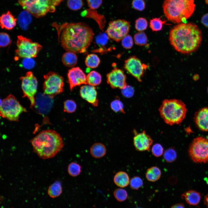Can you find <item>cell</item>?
I'll return each instance as SVG.
<instances>
[{"mask_svg": "<svg viewBox=\"0 0 208 208\" xmlns=\"http://www.w3.org/2000/svg\"><path fill=\"white\" fill-rule=\"evenodd\" d=\"M67 75L71 90L76 86L87 84L86 76L79 67H73L69 70Z\"/></svg>", "mask_w": 208, "mask_h": 208, "instance_id": "obj_16", "label": "cell"}, {"mask_svg": "<svg viewBox=\"0 0 208 208\" xmlns=\"http://www.w3.org/2000/svg\"><path fill=\"white\" fill-rule=\"evenodd\" d=\"M169 34L171 45L176 51L183 54L196 51L202 41L201 30L192 23H179L171 29Z\"/></svg>", "mask_w": 208, "mask_h": 208, "instance_id": "obj_2", "label": "cell"}, {"mask_svg": "<svg viewBox=\"0 0 208 208\" xmlns=\"http://www.w3.org/2000/svg\"><path fill=\"white\" fill-rule=\"evenodd\" d=\"M132 5L135 9L142 11L145 8V3L144 0H133Z\"/></svg>", "mask_w": 208, "mask_h": 208, "instance_id": "obj_42", "label": "cell"}, {"mask_svg": "<svg viewBox=\"0 0 208 208\" xmlns=\"http://www.w3.org/2000/svg\"><path fill=\"white\" fill-rule=\"evenodd\" d=\"M17 18L8 11L2 15L0 17V25L2 28L8 30L12 29L16 25Z\"/></svg>", "mask_w": 208, "mask_h": 208, "instance_id": "obj_19", "label": "cell"}, {"mask_svg": "<svg viewBox=\"0 0 208 208\" xmlns=\"http://www.w3.org/2000/svg\"><path fill=\"white\" fill-rule=\"evenodd\" d=\"M62 0H18L19 3L35 17L44 16L49 12H53Z\"/></svg>", "mask_w": 208, "mask_h": 208, "instance_id": "obj_6", "label": "cell"}, {"mask_svg": "<svg viewBox=\"0 0 208 208\" xmlns=\"http://www.w3.org/2000/svg\"><path fill=\"white\" fill-rule=\"evenodd\" d=\"M159 110L165 122L172 125L182 122L185 118L187 109L185 104L181 100L166 99L163 101Z\"/></svg>", "mask_w": 208, "mask_h": 208, "instance_id": "obj_5", "label": "cell"}, {"mask_svg": "<svg viewBox=\"0 0 208 208\" xmlns=\"http://www.w3.org/2000/svg\"><path fill=\"white\" fill-rule=\"evenodd\" d=\"M148 22L146 19L143 17L139 18L135 22V29L139 31H142L147 28Z\"/></svg>", "mask_w": 208, "mask_h": 208, "instance_id": "obj_36", "label": "cell"}, {"mask_svg": "<svg viewBox=\"0 0 208 208\" xmlns=\"http://www.w3.org/2000/svg\"><path fill=\"white\" fill-rule=\"evenodd\" d=\"M135 43L139 46L146 44L147 42V36L145 33L139 31L136 33L134 36Z\"/></svg>", "mask_w": 208, "mask_h": 208, "instance_id": "obj_31", "label": "cell"}, {"mask_svg": "<svg viewBox=\"0 0 208 208\" xmlns=\"http://www.w3.org/2000/svg\"><path fill=\"white\" fill-rule=\"evenodd\" d=\"M110 106L112 109L115 112H124L123 104L119 99H116L112 101Z\"/></svg>", "mask_w": 208, "mask_h": 208, "instance_id": "obj_38", "label": "cell"}, {"mask_svg": "<svg viewBox=\"0 0 208 208\" xmlns=\"http://www.w3.org/2000/svg\"><path fill=\"white\" fill-rule=\"evenodd\" d=\"M143 182L142 179L138 176H135L130 180L129 185L133 190H138L143 185Z\"/></svg>", "mask_w": 208, "mask_h": 208, "instance_id": "obj_35", "label": "cell"}, {"mask_svg": "<svg viewBox=\"0 0 208 208\" xmlns=\"http://www.w3.org/2000/svg\"><path fill=\"white\" fill-rule=\"evenodd\" d=\"M151 151L154 156L155 157H158L161 156L163 154L164 148L161 144L156 143L153 145Z\"/></svg>", "mask_w": 208, "mask_h": 208, "instance_id": "obj_40", "label": "cell"}, {"mask_svg": "<svg viewBox=\"0 0 208 208\" xmlns=\"http://www.w3.org/2000/svg\"><path fill=\"white\" fill-rule=\"evenodd\" d=\"M190 156L194 162L206 163L208 161V139L198 136L194 139L188 150Z\"/></svg>", "mask_w": 208, "mask_h": 208, "instance_id": "obj_8", "label": "cell"}, {"mask_svg": "<svg viewBox=\"0 0 208 208\" xmlns=\"http://www.w3.org/2000/svg\"><path fill=\"white\" fill-rule=\"evenodd\" d=\"M26 112V109L12 94L8 95L1 102L0 115L10 121L18 122L21 114Z\"/></svg>", "mask_w": 208, "mask_h": 208, "instance_id": "obj_7", "label": "cell"}, {"mask_svg": "<svg viewBox=\"0 0 208 208\" xmlns=\"http://www.w3.org/2000/svg\"><path fill=\"white\" fill-rule=\"evenodd\" d=\"M141 208V207H137V208Z\"/></svg>", "mask_w": 208, "mask_h": 208, "instance_id": "obj_49", "label": "cell"}, {"mask_svg": "<svg viewBox=\"0 0 208 208\" xmlns=\"http://www.w3.org/2000/svg\"><path fill=\"white\" fill-rule=\"evenodd\" d=\"M170 208H185V207L183 204L179 203L172 205Z\"/></svg>", "mask_w": 208, "mask_h": 208, "instance_id": "obj_47", "label": "cell"}, {"mask_svg": "<svg viewBox=\"0 0 208 208\" xmlns=\"http://www.w3.org/2000/svg\"><path fill=\"white\" fill-rule=\"evenodd\" d=\"M194 121L200 129L208 131V107H203L197 111L194 115Z\"/></svg>", "mask_w": 208, "mask_h": 208, "instance_id": "obj_18", "label": "cell"}, {"mask_svg": "<svg viewBox=\"0 0 208 208\" xmlns=\"http://www.w3.org/2000/svg\"><path fill=\"white\" fill-rule=\"evenodd\" d=\"M133 144L135 149L140 151H148L150 150L153 140L151 137L144 131L138 133L134 130Z\"/></svg>", "mask_w": 208, "mask_h": 208, "instance_id": "obj_15", "label": "cell"}, {"mask_svg": "<svg viewBox=\"0 0 208 208\" xmlns=\"http://www.w3.org/2000/svg\"><path fill=\"white\" fill-rule=\"evenodd\" d=\"M207 91H208V88H207Z\"/></svg>", "mask_w": 208, "mask_h": 208, "instance_id": "obj_50", "label": "cell"}, {"mask_svg": "<svg viewBox=\"0 0 208 208\" xmlns=\"http://www.w3.org/2000/svg\"><path fill=\"white\" fill-rule=\"evenodd\" d=\"M30 142L33 151L43 159L53 157L62 150L64 145L60 135L51 129L41 131Z\"/></svg>", "mask_w": 208, "mask_h": 208, "instance_id": "obj_3", "label": "cell"}, {"mask_svg": "<svg viewBox=\"0 0 208 208\" xmlns=\"http://www.w3.org/2000/svg\"><path fill=\"white\" fill-rule=\"evenodd\" d=\"M34 62L31 58H26L23 62L24 67L27 68H31L34 65Z\"/></svg>", "mask_w": 208, "mask_h": 208, "instance_id": "obj_45", "label": "cell"}, {"mask_svg": "<svg viewBox=\"0 0 208 208\" xmlns=\"http://www.w3.org/2000/svg\"><path fill=\"white\" fill-rule=\"evenodd\" d=\"M100 62V60L98 55L94 54L88 55L86 57L85 63L86 66L90 68L97 67Z\"/></svg>", "mask_w": 208, "mask_h": 208, "instance_id": "obj_28", "label": "cell"}, {"mask_svg": "<svg viewBox=\"0 0 208 208\" xmlns=\"http://www.w3.org/2000/svg\"><path fill=\"white\" fill-rule=\"evenodd\" d=\"M44 77L43 88L44 94L53 98L63 92L64 79L57 73L49 72L44 75Z\"/></svg>", "mask_w": 208, "mask_h": 208, "instance_id": "obj_10", "label": "cell"}, {"mask_svg": "<svg viewBox=\"0 0 208 208\" xmlns=\"http://www.w3.org/2000/svg\"><path fill=\"white\" fill-rule=\"evenodd\" d=\"M83 5L82 0H68V7L71 10H77L80 9Z\"/></svg>", "mask_w": 208, "mask_h": 208, "instance_id": "obj_37", "label": "cell"}, {"mask_svg": "<svg viewBox=\"0 0 208 208\" xmlns=\"http://www.w3.org/2000/svg\"><path fill=\"white\" fill-rule=\"evenodd\" d=\"M62 191L61 183L60 181H57L49 187L47 193L50 197L54 198L59 196Z\"/></svg>", "mask_w": 208, "mask_h": 208, "instance_id": "obj_24", "label": "cell"}, {"mask_svg": "<svg viewBox=\"0 0 208 208\" xmlns=\"http://www.w3.org/2000/svg\"><path fill=\"white\" fill-rule=\"evenodd\" d=\"M77 108V105L73 100L68 99L66 101L64 105V110L68 113L75 112Z\"/></svg>", "mask_w": 208, "mask_h": 208, "instance_id": "obj_34", "label": "cell"}, {"mask_svg": "<svg viewBox=\"0 0 208 208\" xmlns=\"http://www.w3.org/2000/svg\"><path fill=\"white\" fill-rule=\"evenodd\" d=\"M148 65L142 63L141 60L135 56L130 57L125 61L124 68L130 74L140 82L145 71Z\"/></svg>", "mask_w": 208, "mask_h": 208, "instance_id": "obj_13", "label": "cell"}, {"mask_svg": "<svg viewBox=\"0 0 208 208\" xmlns=\"http://www.w3.org/2000/svg\"><path fill=\"white\" fill-rule=\"evenodd\" d=\"M134 90L130 86H127L125 87L122 89V95L126 97H130L133 95Z\"/></svg>", "mask_w": 208, "mask_h": 208, "instance_id": "obj_43", "label": "cell"}, {"mask_svg": "<svg viewBox=\"0 0 208 208\" xmlns=\"http://www.w3.org/2000/svg\"><path fill=\"white\" fill-rule=\"evenodd\" d=\"M115 198L118 201L122 202L125 200L128 196L127 191L122 188L115 189L113 193Z\"/></svg>", "mask_w": 208, "mask_h": 208, "instance_id": "obj_33", "label": "cell"}, {"mask_svg": "<svg viewBox=\"0 0 208 208\" xmlns=\"http://www.w3.org/2000/svg\"><path fill=\"white\" fill-rule=\"evenodd\" d=\"M166 22V21L162 20L160 18H153L150 20L149 26L153 31H159L162 29L163 25Z\"/></svg>", "mask_w": 208, "mask_h": 208, "instance_id": "obj_30", "label": "cell"}, {"mask_svg": "<svg viewBox=\"0 0 208 208\" xmlns=\"http://www.w3.org/2000/svg\"><path fill=\"white\" fill-rule=\"evenodd\" d=\"M196 75H195L194 76V77H196V78H194V80H195V79H196V80H197V79H198V78H197V77H198V76H197Z\"/></svg>", "mask_w": 208, "mask_h": 208, "instance_id": "obj_48", "label": "cell"}, {"mask_svg": "<svg viewBox=\"0 0 208 208\" xmlns=\"http://www.w3.org/2000/svg\"><path fill=\"white\" fill-rule=\"evenodd\" d=\"M79 92L81 96L83 99L94 106H98L99 101L95 86L85 84L81 87Z\"/></svg>", "mask_w": 208, "mask_h": 208, "instance_id": "obj_17", "label": "cell"}, {"mask_svg": "<svg viewBox=\"0 0 208 208\" xmlns=\"http://www.w3.org/2000/svg\"><path fill=\"white\" fill-rule=\"evenodd\" d=\"M19 79L21 81L23 97H27L29 100L30 107L33 108L35 106V96L37 91L38 84L37 79L31 71L27 72L25 76Z\"/></svg>", "mask_w": 208, "mask_h": 208, "instance_id": "obj_12", "label": "cell"}, {"mask_svg": "<svg viewBox=\"0 0 208 208\" xmlns=\"http://www.w3.org/2000/svg\"><path fill=\"white\" fill-rule=\"evenodd\" d=\"M130 27L129 21L123 19H118L109 22L106 32L109 38L118 42L128 34Z\"/></svg>", "mask_w": 208, "mask_h": 208, "instance_id": "obj_11", "label": "cell"}, {"mask_svg": "<svg viewBox=\"0 0 208 208\" xmlns=\"http://www.w3.org/2000/svg\"><path fill=\"white\" fill-rule=\"evenodd\" d=\"M11 42V40L9 35L6 33L1 32L0 34V46L1 47H5L8 46Z\"/></svg>", "mask_w": 208, "mask_h": 208, "instance_id": "obj_39", "label": "cell"}, {"mask_svg": "<svg viewBox=\"0 0 208 208\" xmlns=\"http://www.w3.org/2000/svg\"><path fill=\"white\" fill-rule=\"evenodd\" d=\"M87 83L93 86L99 85L102 81V77L98 72L93 70L90 72L86 76Z\"/></svg>", "mask_w": 208, "mask_h": 208, "instance_id": "obj_26", "label": "cell"}, {"mask_svg": "<svg viewBox=\"0 0 208 208\" xmlns=\"http://www.w3.org/2000/svg\"><path fill=\"white\" fill-rule=\"evenodd\" d=\"M88 5L90 9L98 8L101 5L102 0H87Z\"/></svg>", "mask_w": 208, "mask_h": 208, "instance_id": "obj_44", "label": "cell"}, {"mask_svg": "<svg viewBox=\"0 0 208 208\" xmlns=\"http://www.w3.org/2000/svg\"><path fill=\"white\" fill-rule=\"evenodd\" d=\"M107 83L113 88L122 89L127 86L126 77L124 71L115 67L107 75Z\"/></svg>", "mask_w": 208, "mask_h": 208, "instance_id": "obj_14", "label": "cell"}, {"mask_svg": "<svg viewBox=\"0 0 208 208\" xmlns=\"http://www.w3.org/2000/svg\"><path fill=\"white\" fill-rule=\"evenodd\" d=\"M122 44L126 49H131L133 45V40L131 36L129 35L126 36L122 40Z\"/></svg>", "mask_w": 208, "mask_h": 208, "instance_id": "obj_41", "label": "cell"}, {"mask_svg": "<svg viewBox=\"0 0 208 208\" xmlns=\"http://www.w3.org/2000/svg\"><path fill=\"white\" fill-rule=\"evenodd\" d=\"M31 14L27 10H24L18 15V21L20 26L22 28L26 27L31 21Z\"/></svg>", "mask_w": 208, "mask_h": 208, "instance_id": "obj_27", "label": "cell"}, {"mask_svg": "<svg viewBox=\"0 0 208 208\" xmlns=\"http://www.w3.org/2000/svg\"><path fill=\"white\" fill-rule=\"evenodd\" d=\"M114 182L118 186L124 187L127 186L129 183L130 180L128 174L124 171H119L114 175Z\"/></svg>", "mask_w": 208, "mask_h": 208, "instance_id": "obj_22", "label": "cell"}, {"mask_svg": "<svg viewBox=\"0 0 208 208\" xmlns=\"http://www.w3.org/2000/svg\"><path fill=\"white\" fill-rule=\"evenodd\" d=\"M163 157L166 161L171 163L176 159L177 157V153L173 148H169L165 151Z\"/></svg>", "mask_w": 208, "mask_h": 208, "instance_id": "obj_32", "label": "cell"}, {"mask_svg": "<svg viewBox=\"0 0 208 208\" xmlns=\"http://www.w3.org/2000/svg\"><path fill=\"white\" fill-rule=\"evenodd\" d=\"M77 57L75 53L67 51L64 53L62 57L63 64L68 67H73L75 66L77 62Z\"/></svg>", "mask_w": 208, "mask_h": 208, "instance_id": "obj_23", "label": "cell"}, {"mask_svg": "<svg viewBox=\"0 0 208 208\" xmlns=\"http://www.w3.org/2000/svg\"><path fill=\"white\" fill-rule=\"evenodd\" d=\"M107 149L105 145L100 142L94 144L90 147V153L93 157L98 159L104 157L106 154Z\"/></svg>", "mask_w": 208, "mask_h": 208, "instance_id": "obj_20", "label": "cell"}, {"mask_svg": "<svg viewBox=\"0 0 208 208\" xmlns=\"http://www.w3.org/2000/svg\"><path fill=\"white\" fill-rule=\"evenodd\" d=\"M182 196L185 198L188 203L193 205L198 204L201 198L200 194L193 190H189L184 193L182 194Z\"/></svg>", "mask_w": 208, "mask_h": 208, "instance_id": "obj_21", "label": "cell"}, {"mask_svg": "<svg viewBox=\"0 0 208 208\" xmlns=\"http://www.w3.org/2000/svg\"><path fill=\"white\" fill-rule=\"evenodd\" d=\"M161 172L158 167L154 166L148 168L146 173V177L148 180L151 182H155L160 178Z\"/></svg>", "mask_w": 208, "mask_h": 208, "instance_id": "obj_25", "label": "cell"}, {"mask_svg": "<svg viewBox=\"0 0 208 208\" xmlns=\"http://www.w3.org/2000/svg\"><path fill=\"white\" fill-rule=\"evenodd\" d=\"M164 14L174 23H185L193 13L195 5L194 0H165L163 4Z\"/></svg>", "mask_w": 208, "mask_h": 208, "instance_id": "obj_4", "label": "cell"}, {"mask_svg": "<svg viewBox=\"0 0 208 208\" xmlns=\"http://www.w3.org/2000/svg\"><path fill=\"white\" fill-rule=\"evenodd\" d=\"M17 49L16 55L19 58H34L41 49L42 47L39 43L33 42L29 39L22 36H17Z\"/></svg>", "mask_w": 208, "mask_h": 208, "instance_id": "obj_9", "label": "cell"}, {"mask_svg": "<svg viewBox=\"0 0 208 208\" xmlns=\"http://www.w3.org/2000/svg\"><path fill=\"white\" fill-rule=\"evenodd\" d=\"M61 26L63 28L60 40L63 48L75 53L85 52L93 39L92 29L82 22L65 23Z\"/></svg>", "mask_w": 208, "mask_h": 208, "instance_id": "obj_1", "label": "cell"}, {"mask_svg": "<svg viewBox=\"0 0 208 208\" xmlns=\"http://www.w3.org/2000/svg\"><path fill=\"white\" fill-rule=\"evenodd\" d=\"M67 170L70 175L73 177H76L80 174L81 171V167L77 163L72 162L68 165Z\"/></svg>", "mask_w": 208, "mask_h": 208, "instance_id": "obj_29", "label": "cell"}, {"mask_svg": "<svg viewBox=\"0 0 208 208\" xmlns=\"http://www.w3.org/2000/svg\"><path fill=\"white\" fill-rule=\"evenodd\" d=\"M201 22L205 27L208 28V13L204 14L202 17Z\"/></svg>", "mask_w": 208, "mask_h": 208, "instance_id": "obj_46", "label": "cell"}]
</instances>
